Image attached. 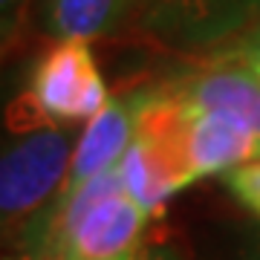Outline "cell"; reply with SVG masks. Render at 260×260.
Listing matches in <instances>:
<instances>
[{"label":"cell","instance_id":"6da1fadb","mask_svg":"<svg viewBox=\"0 0 260 260\" xmlns=\"http://www.w3.org/2000/svg\"><path fill=\"white\" fill-rule=\"evenodd\" d=\"M148 214L110 168L67 185L23 232L35 260H124L145 243Z\"/></svg>","mask_w":260,"mask_h":260},{"label":"cell","instance_id":"7a4b0ae2","mask_svg":"<svg viewBox=\"0 0 260 260\" xmlns=\"http://www.w3.org/2000/svg\"><path fill=\"white\" fill-rule=\"evenodd\" d=\"M73 133L67 124L26 133L6 148L0 168V214L3 234H23L38 214L58 200L73 168Z\"/></svg>","mask_w":260,"mask_h":260},{"label":"cell","instance_id":"3957f363","mask_svg":"<svg viewBox=\"0 0 260 260\" xmlns=\"http://www.w3.org/2000/svg\"><path fill=\"white\" fill-rule=\"evenodd\" d=\"M133 102V142L145 153L168 197L197 182L191 150V107L171 81L139 90Z\"/></svg>","mask_w":260,"mask_h":260},{"label":"cell","instance_id":"277c9868","mask_svg":"<svg viewBox=\"0 0 260 260\" xmlns=\"http://www.w3.org/2000/svg\"><path fill=\"white\" fill-rule=\"evenodd\" d=\"M26 90L52 124H87L110 102L90 41L78 38H61L38 58Z\"/></svg>","mask_w":260,"mask_h":260},{"label":"cell","instance_id":"5b68a950","mask_svg":"<svg viewBox=\"0 0 260 260\" xmlns=\"http://www.w3.org/2000/svg\"><path fill=\"white\" fill-rule=\"evenodd\" d=\"M145 32L174 49H217L260 23V0H139Z\"/></svg>","mask_w":260,"mask_h":260},{"label":"cell","instance_id":"8992f818","mask_svg":"<svg viewBox=\"0 0 260 260\" xmlns=\"http://www.w3.org/2000/svg\"><path fill=\"white\" fill-rule=\"evenodd\" d=\"M171 84L194 107L260 139V75L229 44Z\"/></svg>","mask_w":260,"mask_h":260},{"label":"cell","instance_id":"52a82bcc","mask_svg":"<svg viewBox=\"0 0 260 260\" xmlns=\"http://www.w3.org/2000/svg\"><path fill=\"white\" fill-rule=\"evenodd\" d=\"M133 142V102L110 99L93 119L84 124L75 142V156L67 185H78L119 165L121 153ZM64 185V188H67Z\"/></svg>","mask_w":260,"mask_h":260},{"label":"cell","instance_id":"ba28073f","mask_svg":"<svg viewBox=\"0 0 260 260\" xmlns=\"http://www.w3.org/2000/svg\"><path fill=\"white\" fill-rule=\"evenodd\" d=\"M139 0H44V29L49 35L95 41L119 32L121 23L136 12Z\"/></svg>","mask_w":260,"mask_h":260},{"label":"cell","instance_id":"9c48e42d","mask_svg":"<svg viewBox=\"0 0 260 260\" xmlns=\"http://www.w3.org/2000/svg\"><path fill=\"white\" fill-rule=\"evenodd\" d=\"M116 171H119V177H121V182H124V188H127V194L139 203L142 211L148 214V217L162 214V208H165V203H168V191L162 188L156 174L150 171L148 159H145V153L139 150L136 142H130V148L121 153Z\"/></svg>","mask_w":260,"mask_h":260},{"label":"cell","instance_id":"30bf717a","mask_svg":"<svg viewBox=\"0 0 260 260\" xmlns=\"http://www.w3.org/2000/svg\"><path fill=\"white\" fill-rule=\"evenodd\" d=\"M223 179L229 191L237 197V203L260 217V162H246V165L232 168L229 174H223Z\"/></svg>","mask_w":260,"mask_h":260},{"label":"cell","instance_id":"8fae6325","mask_svg":"<svg viewBox=\"0 0 260 260\" xmlns=\"http://www.w3.org/2000/svg\"><path fill=\"white\" fill-rule=\"evenodd\" d=\"M32 0H0V26H3V52L9 55L12 47L20 44L23 26L29 18Z\"/></svg>","mask_w":260,"mask_h":260},{"label":"cell","instance_id":"7c38bea8","mask_svg":"<svg viewBox=\"0 0 260 260\" xmlns=\"http://www.w3.org/2000/svg\"><path fill=\"white\" fill-rule=\"evenodd\" d=\"M229 47H232L234 52H237V55H240L243 61L260 75V23L257 26H251L249 32H243L240 38L229 41Z\"/></svg>","mask_w":260,"mask_h":260},{"label":"cell","instance_id":"4fadbf2b","mask_svg":"<svg viewBox=\"0 0 260 260\" xmlns=\"http://www.w3.org/2000/svg\"><path fill=\"white\" fill-rule=\"evenodd\" d=\"M124 260H177L171 251L165 249V246H156V243H142L139 249L133 251V254H127Z\"/></svg>","mask_w":260,"mask_h":260},{"label":"cell","instance_id":"5bb4252c","mask_svg":"<svg viewBox=\"0 0 260 260\" xmlns=\"http://www.w3.org/2000/svg\"><path fill=\"white\" fill-rule=\"evenodd\" d=\"M18 260H35V257H29V254H23V257H18Z\"/></svg>","mask_w":260,"mask_h":260},{"label":"cell","instance_id":"9a60e30c","mask_svg":"<svg viewBox=\"0 0 260 260\" xmlns=\"http://www.w3.org/2000/svg\"><path fill=\"white\" fill-rule=\"evenodd\" d=\"M257 260H260V251H257Z\"/></svg>","mask_w":260,"mask_h":260}]
</instances>
